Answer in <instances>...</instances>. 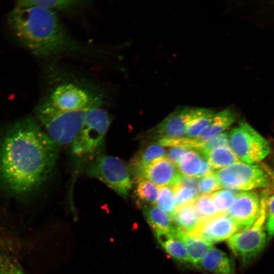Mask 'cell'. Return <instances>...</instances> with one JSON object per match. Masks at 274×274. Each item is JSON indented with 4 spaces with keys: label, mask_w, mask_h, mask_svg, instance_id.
I'll return each instance as SVG.
<instances>
[{
    "label": "cell",
    "mask_w": 274,
    "mask_h": 274,
    "mask_svg": "<svg viewBox=\"0 0 274 274\" xmlns=\"http://www.w3.org/2000/svg\"><path fill=\"white\" fill-rule=\"evenodd\" d=\"M56 109L63 111L80 110L101 101L92 98L87 91L72 83L57 86L48 98Z\"/></svg>",
    "instance_id": "30bf717a"
},
{
    "label": "cell",
    "mask_w": 274,
    "mask_h": 274,
    "mask_svg": "<svg viewBox=\"0 0 274 274\" xmlns=\"http://www.w3.org/2000/svg\"><path fill=\"white\" fill-rule=\"evenodd\" d=\"M91 107L78 135L70 145L71 154L78 161L88 163L101 155L105 140L110 127V115L100 107Z\"/></svg>",
    "instance_id": "277c9868"
},
{
    "label": "cell",
    "mask_w": 274,
    "mask_h": 274,
    "mask_svg": "<svg viewBox=\"0 0 274 274\" xmlns=\"http://www.w3.org/2000/svg\"><path fill=\"white\" fill-rule=\"evenodd\" d=\"M8 23L15 37L37 56H52L68 46L67 33L54 11L16 5L8 15Z\"/></svg>",
    "instance_id": "7a4b0ae2"
},
{
    "label": "cell",
    "mask_w": 274,
    "mask_h": 274,
    "mask_svg": "<svg viewBox=\"0 0 274 274\" xmlns=\"http://www.w3.org/2000/svg\"><path fill=\"white\" fill-rule=\"evenodd\" d=\"M237 231L236 225L227 214H217L200 219L190 234L213 244L228 239Z\"/></svg>",
    "instance_id": "7c38bea8"
},
{
    "label": "cell",
    "mask_w": 274,
    "mask_h": 274,
    "mask_svg": "<svg viewBox=\"0 0 274 274\" xmlns=\"http://www.w3.org/2000/svg\"><path fill=\"white\" fill-rule=\"evenodd\" d=\"M198 181L196 178L186 177L182 175L178 183L198 191Z\"/></svg>",
    "instance_id": "e575fe53"
},
{
    "label": "cell",
    "mask_w": 274,
    "mask_h": 274,
    "mask_svg": "<svg viewBox=\"0 0 274 274\" xmlns=\"http://www.w3.org/2000/svg\"><path fill=\"white\" fill-rule=\"evenodd\" d=\"M176 206L194 203L199 196L198 190L189 187L185 186L180 184H177L172 186Z\"/></svg>",
    "instance_id": "f1b7e54d"
},
{
    "label": "cell",
    "mask_w": 274,
    "mask_h": 274,
    "mask_svg": "<svg viewBox=\"0 0 274 274\" xmlns=\"http://www.w3.org/2000/svg\"><path fill=\"white\" fill-rule=\"evenodd\" d=\"M214 173L221 187L232 191H248L270 185L267 170L256 164L238 161Z\"/></svg>",
    "instance_id": "8992f818"
},
{
    "label": "cell",
    "mask_w": 274,
    "mask_h": 274,
    "mask_svg": "<svg viewBox=\"0 0 274 274\" xmlns=\"http://www.w3.org/2000/svg\"><path fill=\"white\" fill-rule=\"evenodd\" d=\"M82 1L71 0H23L17 2L19 6H36L51 10L66 9L79 6Z\"/></svg>",
    "instance_id": "d4e9b609"
},
{
    "label": "cell",
    "mask_w": 274,
    "mask_h": 274,
    "mask_svg": "<svg viewBox=\"0 0 274 274\" xmlns=\"http://www.w3.org/2000/svg\"><path fill=\"white\" fill-rule=\"evenodd\" d=\"M261 210L256 222L250 227L237 231L227 243L233 253L244 264L250 263L262 251L265 246V197L261 198Z\"/></svg>",
    "instance_id": "52a82bcc"
},
{
    "label": "cell",
    "mask_w": 274,
    "mask_h": 274,
    "mask_svg": "<svg viewBox=\"0 0 274 274\" xmlns=\"http://www.w3.org/2000/svg\"><path fill=\"white\" fill-rule=\"evenodd\" d=\"M165 155L164 148L158 143L143 148L132 158L128 166L131 177L135 181L140 179L143 171L149 164Z\"/></svg>",
    "instance_id": "2e32d148"
},
{
    "label": "cell",
    "mask_w": 274,
    "mask_h": 274,
    "mask_svg": "<svg viewBox=\"0 0 274 274\" xmlns=\"http://www.w3.org/2000/svg\"><path fill=\"white\" fill-rule=\"evenodd\" d=\"M265 194V230L268 239L274 236V192L270 196L266 192Z\"/></svg>",
    "instance_id": "4dcf8cb0"
},
{
    "label": "cell",
    "mask_w": 274,
    "mask_h": 274,
    "mask_svg": "<svg viewBox=\"0 0 274 274\" xmlns=\"http://www.w3.org/2000/svg\"><path fill=\"white\" fill-rule=\"evenodd\" d=\"M202 156L213 169H221L238 161L230 147H227L215 148Z\"/></svg>",
    "instance_id": "603a6c76"
},
{
    "label": "cell",
    "mask_w": 274,
    "mask_h": 274,
    "mask_svg": "<svg viewBox=\"0 0 274 274\" xmlns=\"http://www.w3.org/2000/svg\"><path fill=\"white\" fill-rule=\"evenodd\" d=\"M211 195L217 213L227 214L234 200L236 194L231 190L224 189L218 190Z\"/></svg>",
    "instance_id": "4316f807"
},
{
    "label": "cell",
    "mask_w": 274,
    "mask_h": 274,
    "mask_svg": "<svg viewBox=\"0 0 274 274\" xmlns=\"http://www.w3.org/2000/svg\"><path fill=\"white\" fill-rule=\"evenodd\" d=\"M58 152L36 119H21L0 140V184L17 197L35 193L50 177Z\"/></svg>",
    "instance_id": "6da1fadb"
},
{
    "label": "cell",
    "mask_w": 274,
    "mask_h": 274,
    "mask_svg": "<svg viewBox=\"0 0 274 274\" xmlns=\"http://www.w3.org/2000/svg\"><path fill=\"white\" fill-rule=\"evenodd\" d=\"M0 274H26L12 253L1 244Z\"/></svg>",
    "instance_id": "cb8c5ba5"
},
{
    "label": "cell",
    "mask_w": 274,
    "mask_h": 274,
    "mask_svg": "<svg viewBox=\"0 0 274 274\" xmlns=\"http://www.w3.org/2000/svg\"><path fill=\"white\" fill-rule=\"evenodd\" d=\"M233 111L224 110L214 114L211 122L198 135L193 139L184 138L183 145L189 149H196L201 144L212 140L222 133L235 120Z\"/></svg>",
    "instance_id": "5bb4252c"
},
{
    "label": "cell",
    "mask_w": 274,
    "mask_h": 274,
    "mask_svg": "<svg viewBox=\"0 0 274 274\" xmlns=\"http://www.w3.org/2000/svg\"><path fill=\"white\" fill-rule=\"evenodd\" d=\"M135 183L134 195L138 203L142 207L155 204L159 190L158 186L145 179L138 180Z\"/></svg>",
    "instance_id": "44dd1931"
},
{
    "label": "cell",
    "mask_w": 274,
    "mask_h": 274,
    "mask_svg": "<svg viewBox=\"0 0 274 274\" xmlns=\"http://www.w3.org/2000/svg\"><path fill=\"white\" fill-rule=\"evenodd\" d=\"M222 147H230L229 135L226 132H223L212 140L201 144L195 150L203 155L213 149Z\"/></svg>",
    "instance_id": "1f68e13d"
},
{
    "label": "cell",
    "mask_w": 274,
    "mask_h": 274,
    "mask_svg": "<svg viewBox=\"0 0 274 274\" xmlns=\"http://www.w3.org/2000/svg\"><path fill=\"white\" fill-rule=\"evenodd\" d=\"M87 174L105 184L124 198H127L132 186L128 167L120 158L101 154L88 164Z\"/></svg>",
    "instance_id": "5b68a950"
},
{
    "label": "cell",
    "mask_w": 274,
    "mask_h": 274,
    "mask_svg": "<svg viewBox=\"0 0 274 274\" xmlns=\"http://www.w3.org/2000/svg\"><path fill=\"white\" fill-rule=\"evenodd\" d=\"M189 149H191L183 146L170 147L166 153V157L177 167L183 155Z\"/></svg>",
    "instance_id": "836d02e7"
},
{
    "label": "cell",
    "mask_w": 274,
    "mask_h": 274,
    "mask_svg": "<svg viewBox=\"0 0 274 274\" xmlns=\"http://www.w3.org/2000/svg\"><path fill=\"white\" fill-rule=\"evenodd\" d=\"M221 188L214 172L200 178L198 181V190L201 194L210 195Z\"/></svg>",
    "instance_id": "d6a6232c"
},
{
    "label": "cell",
    "mask_w": 274,
    "mask_h": 274,
    "mask_svg": "<svg viewBox=\"0 0 274 274\" xmlns=\"http://www.w3.org/2000/svg\"><path fill=\"white\" fill-rule=\"evenodd\" d=\"M202 155L195 149H189L181 158L177 168L184 176L197 178L201 166Z\"/></svg>",
    "instance_id": "7402d4cb"
},
{
    "label": "cell",
    "mask_w": 274,
    "mask_h": 274,
    "mask_svg": "<svg viewBox=\"0 0 274 274\" xmlns=\"http://www.w3.org/2000/svg\"><path fill=\"white\" fill-rule=\"evenodd\" d=\"M181 176L177 167L163 157L149 164L143 171L140 179H145L161 187H172L178 183Z\"/></svg>",
    "instance_id": "4fadbf2b"
},
{
    "label": "cell",
    "mask_w": 274,
    "mask_h": 274,
    "mask_svg": "<svg viewBox=\"0 0 274 274\" xmlns=\"http://www.w3.org/2000/svg\"><path fill=\"white\" fill-rule=\"evenodd\" d=\"M261 210V199L255 192L242 191L236 194L227 214L239 231L251 226L258 218Z\"/></svg>",
    "instance_id": "8fae6325"
},
{
    "label": "cell",
    "mask_w": 274,
    "mask_h": 274,
    "mask_svg": "<svg viewBox=\"0 0 274 274\" xmlns=\"http://www.w3.org/2000/svg\"><path fill=\"white\" fill-rule=\"evenodd\" d=\"M175 231L185 245L190 262L195 265L213 247L212 243L176 227Z\"/></svg>",
    "instance_id": "ac0fdd59"
},
{
    "label": "cell",
    "mask_w": 274,
    "mask_h": 274,
    "mask_svg": "<svg viewBox=\"0 0 274 274\" xmlns=\"http://www.w3.org/2000/svg\"><path fill=\"white\" fill-rule=\"evenodd\" d=\"M143 214L149 224L155 230L170 231L175 228L169 216L158 206L146 205L142 207Z\"/></svg>",
    "instance_id": "ffe728a7"
},
{
    "label": "cell",
    "mask_w": 274,
    "mask_h": 274,
    "mask_svg": "<svg viewBox=\"0 0 274 274\" xmlns=\"http://www.w3.org/2000/svg\"><path fill=\"white\" fill-rule=\"evenodd\" d=\"M156 202L158 206L165 212L173 221L177 208L173 187H161Z\"/></svg>",
    "instance_id": "484cf974"
},
{
    "label": "cell",
    "mask_w": 274,
    "mask_h": 274,
    "mask_svg": "<svg viewBox=\"0 0 274 274\" xmlns=\"http://www.w3.org/2000/svg\"><path fill=\"white\" fill-rule=\"evenodd\" d=\"M200 219L207 218L218 214L213 203L211 195H199L193 203Z\"/></svg>",
    "instance_id": "f546056e"
},
{
    "label": "cell",
    "mask_w": 274,
    "mask_h": 274,
    "mask_svg": "<svg viewBox=\"0 0 274 274\" xmlns=\"http://www.w3.org/2000/svg\"><path fill=\"white\" fill-rule=\"evenodd\" d=\"M213 168L207 160L202 156L201 166L197 178H201L213 173Z\"/></svg>",
    "instance_id": "d590c367"
},
{
    "label": "cell",
    "mask_w": 274,
    "mask_h": 274,
    "mask_svg": "<svg viewBox=\"0 0 274 274\" xmlns=\"http://www.w3.org/2000/svg\"><path fill=\"white\" fill-rule=\"evenodd\" d=\"M154 232L157 241L170 256L182 263L190 262L185 245L176 233L175 228Z\"/></svg>",
    "instance_id": "e0dca14e"
},
{
    "label": "cell",
    "mask_w": 274,
    "mask_h": 274,
    "mask_svg": "<svg viewBox=\"0 0 274 274\" xmlns=\"http://www.w3.org/2000/svg\"><path fill=\"white\" fill-rule=\"evenodd\" d=\"M100 102L80 110L63 111L55 108L47 99L37 106L35 113L37 121L57 147L70 146L80 132L88 110Z\"/></svg>",
    "instance_id": "3957f363"
},
{
    "label": "cell",
    "mask_w": 274,
    "mask_h": 274,
    "mask_svg": "<svg viewBox=\"0 0 274 274\" xmlns=\"http://www.w3.org/2000/svg\"><path fill=\"white\" fill-rule=\"evenodd\" d=\"M230 147L238 159L253 164L270 152L266 140L246 122H241L229 134Z\"/></svg>",
    "instance_id": "ba28073f"
},
{
    "label": "cell",
    "mask_w": 274,
    "mask_h": 274,
    "mask_svg": "<svg viewBox=\"0 0 274 274\" xmlns=\"http://www.w3.org/2000/svg\"><path fill=\"white\" fill-rule=\"evenodd\" d=\"M210 274H233V264L227 254L212 247L195 265Z\"/></svg>",
    "instance_id": "9a60e30c"
},
{
    "label": "cell",
    "mask_w": 274,
    "mask_h": 274,
    "mask_svg": "<svg viewBox=\"0 0 274 274\" xmlns=\"http://www.w3.org/2000/svg\"><path fill=\"white\" fill-rule=\"evenodd\" d=\"M200 219L193 203H190L176 208L173 222L176 228L190 233L196 227Z\"/></svg>",
    "instance_id": "d6986e66"
},
{
    "label": "cell",
    "mask_w": 274,
    "mask_h": 274,
    "mask_svg": "<svg viewBox=\"0 0 274 274\" xmlns=\"http://www.w3.org/2000/svg\"><path fill=\"white\" fill-rule=\"evenodd\" d=\"M207 110L196 107H184L176 110L153 128L151 135L158 142L183 139L191 123Z\"/></svg>",
    "instance_id": "9c48e42d"
},
{
    "label": "cell",
    "mask_w": 274,
    "mask_h": 274,
    "mask_svg": "<svg viewBox=\"0 0 274 274\" xmlns=\"http://www.w3.org/2000/svg\"><path fill=\"white\" fill-rule=\"evenodd\" d=\"M214 114L212 111L207 109L204 113L191 123L184 138L193 139L197 137L211 122Z\"/></svg>",
    "instance_id": "83f0119b"
}]
</instances>
